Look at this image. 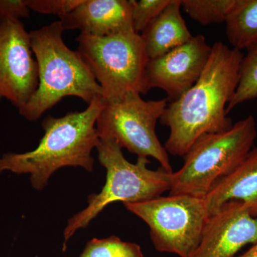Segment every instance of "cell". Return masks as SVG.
<instances>
[{"label": "cell", "mask_w": 257, "mask_h": 257, "mask_svg": "<svg viewBox=\"0 0 257 257\" xmlns=\"http://www.w3.org/2000/svg\"><path fill=\"white\" fill-rule=\"evenodd\" d=\"M241 51L216 42L197 82L167 106L160 121L170 128L167 153L184 157L203 135L226 131L233 126L226 113L239 80Z\"/></svg>", "instance_id": "1"}, {"label": "cell", "mask_w": 257, "mask_h": 257, "mask_svg": "<svg viewBox=\"0 0 257 257\" xmlns=\"http://www.w3.org/2000/svg\"><path fill=\"white\" fill-rule=\"evenodd\" d=\"M104 98L94 99L82 111L61 117L48 116L42 121L45 134L35 150L25 153L5 154L0 158V173L29 174L32 187L42 190L52 175L66 167L94 170L92 152L99 143L96 123L104 104Z\"/></svg>", "instance_id": "2"}, {"label": "cell", "mask_w": 257, "mask_h": 257, "mask_svg": "<svg viewBox=\"0 0 257 257\" xmlns=\"http://www.w3.org/2000/svg\"><path fill=\"white\" fill-rule=\"evenodd\" d=\"M60 21L30 32L31 46L38 65V87L19 112L37 121L66 96H77L89 104L103 98L102 89L78 51L63 40Z\"/></svg>", "instance_id": "3"}, {"label": "cell", "mask_w": 257, "mask_h": 257, "mask_svg": "<svg viewBox=\"0 0 257 257\" xmlns=\"http://www.w3.org/2000/svg\"><path fill=\"white\" fill-rule=\"evenodd\" d=\"M99 162L106 170V182L100 192L88 197L85 209L74 214L64 231L65 244L78 230L87 227L111 203H138L160 197L170 191L172 173L160 167H147L148 159L138 157L136 163L125 158L122 149L111 140H101L96 147Z\"/></svg>", "instance_id": "4"}, {"label": "cell", "mask_w": 257, "mask_h": 257, "mask_svg": "<svg viewBox=\"0 0 257 257\" xmlns=\"http://www.w3.org/2000/svg\"><path fill=\"white\" fill-rule=\"evenodd\" d=\"M256 137V121L251 115L226 131L203 135L183 157L182 168L172 172L170 195L205 197L219 179L244 160Z\"/></svg>", "instance_id": "5"}, {"label": "cell", "mask_w": 257, "mask_h": 257, "mask_svg": "<svg viewBox=\"0 0 257 257\" xmlns=\"http://www.w3.org/2000/svg\"><path fill=\"white\" fill-rule=\"evenodd\" d=\"M78 52L102 89L108 102L127 93L146 94L145 74L149 59L141 35L135 32L106 37L80 35Z\"/></svg>", "instance_id": "6"}, {"label": "cell", "mask_w": 257, "mask_h": 257, "mask_svg": "<svg viewBox=\"0 0 257 257\" xmlns=\"http://www.w3.org/2000/svg\"><path fill=\"white\" fill-rule=\"evenodd\" d=\"M124 205L148 225L157 251L179 257H190L195 251L209 217L204 197L189 194H169Z\"/></svg>", "instance_id": "7"}, {"label": "cell", "mask_w": 257, "mask_h": 257, "mask_svg": "<svg viewBox=\"0 0 257 257\" xmlns=\"http://www.w3.org/2000/svg\"><path fill=\"white\" fill-rule=\"evenodd\" d=\"M167 106V99L145 100L137 92L127 93L119 101H105L96 119L98 136L114 140L138 157L155 159L162 168L172 173L168 153L156 133L157 121Z\"/></svg>", "instance_id": "8"}, {"label": "cell", "mask_w": 257, "mask_h": 257, "mask_svg": "<svg viewBox=\"0 0 257 257\" xmlns=\"http://www.w3.org/2000/svg\"><path fill=\"white\" fill-rule=\"evenodd\" d=\"M30 32L20 20L0 25V98L20 109L38 87Z\"/></svg>", "instance_id": "9"}, {"label": "cell", "mask_w": 257, "mask_h": 257, "mask_svg": "<svg viewBox=\"0 0 257 257\" xmlns=\"http://www.w3.org/2000/svg\"><path fill=\"white\" fill-rule=\"evenodd\" d=\"M211 52L205 37L198 35L165 55L149 60L145 74L147 92L159 88L166 92L167 100H177L202 75Z\"/></svg>", "instance_id": "10"}, {"label": "cell", "mask_w": 257, "mask_h": 257, "mask_svg": "<svg viewBox=\"0 0 257 257\" xmlns=\"http://www.w3.org/2000/svg\"><path fill=\"white\" fill-rule=\"evenodd\" d=\"M256 242L257 216L243 202L231 201L209 216L190 257H235L243 246Z\"/></svg>", "instance_id": "11"}, {"label": "cell", "mask_w": 257, "mask_h": 257, "mask_svg": "<svg viewBox=\"0 0 257 257\" xmlns=\"http://www.w3.org/2000/svg\"><path fill=\"white\" fill-rule=\"evenodd\" d=\"M131 11V0H83L59 21L64 31L78 30L82 35L106 37L135 32Z\"/></svg>", "instance_id": "12"}, {"label": "cell", "mask_w": 257, "mask_h": 257, "mask_svg": "<svg viewBox=\"0 0 257 257\" xmlns=\"http://www.w3.org/2000/svg\"><path fill=\"white\" fill-rule=\"evenodd\" d=\"M209 215L217 212L226 203L239 201L257 216V147L229 175L214 184L204 197Z\"/></svg>", "instance_id": "13"}, {"label": "cell", "mask_w": 257, "mask_h": 257, "mask_svg": "<svg viewBox=\"0 0 257 257\" xmlns=\"http://www.w3.org/2000/svg\"><path fill=\"white\" fill-rule=\"evenodd\" d=\"M181 0H172L168 6L142 32L149 59L157 58L192 40L182 18Z\"/></svg>", "instance_id": "14"}, {"label": "cell", "mask_w": 257, "mask_h": 257, "mask_svg": "<svg viewBox=\"0 0 257 257\" xmlns=\"http://www.w3.org/2000/svg\"><path fill=\"white\" fill-rule=\"evenodd\" d=\"M225 23L233 48L248 51L257 47V0H236Z\"/></svg>", "instance_id": "15"}, {"label": "cell", "mask_w": 257, "mask_h": 257, "mask_svg": "<svg viewBox=\"0 0 257 257\" xmlns=\"http://www.w3.org/2000/svg\"><path fill=\"white\" fill-rule=\"evenodd\" d=\"M236 0H181L182 8L203 26L225 23Z\"/></svg>", "instance_id": "16"}, {"label": "cell", "mask_w": 257, "mask_h": 257, "mask_svg": "<svg viewBox=\"0 0 257 257\" xmlns=\"http://www.w3.org/2000/svg\"><path fill=\"white\" fill-rule=\"evenodd\" d=\"M257 98V47L247 51L243 55L239 71V80L232 99L226 106V113L236 106Z\"/></svg>", "instance_id": "17"}, {"label": "cell", "mask_w": 257, "mask_h": 257, "mask_svg": "<svg viewBox=\"0 0 257 257\" xmlns=\"http://www.w3.org/2000/svg\"><path fill=\"white\" fill-rule=\"evenodd\" d=\"M80 257H145L140 245L116 236L88 241Z\"/></svg>", "instance_id": "18"}, {"label": "cell", "mask_w": 257, "mask_h": 257, "mask_svg": "<svg viewBox=\"0 0 257 257\" xmlns=\"http://www.w3.org/2000/svg\"><path fill=\"white\" fill-rule=\"evenodd\" d=\"M172 0H131L134 31L140 35L168 6Z\"/></svg>", "instance_id": "19"}, {"label": "cell", "mask_w": 257, "mask_h": 257, "mask_svg": "<svg viewBox=\"0 0 257 257\" xmlns=\"http://www.w3.org/2000/svg\"><path fill=\"white\" fill-rule=\"evenodd\" d=\"M83 0H27L30 10L44 15H57L59 18L75 9Z\"/></svg>", "instance_id": "20"}, {"label": "cell", "mask_w": 257, "mask_h": 257, "mask_svg": "<svg viewBox=\"0 0 257 257\" xmlns=\"http://www.w3.org/2000/svg\"><path fill=\"white\" fill-rule=\"evenodd\" d=\"M27 0H0V25L30 17Z\"/></svg>", "instance_id": "21"}, {"label": "cell", "mask_w": 257, "mask_h": 257, "mask_svg": "<svg viewBox=\"0 0 257 257\" xmlns=\"http://www.w3.org/2000/svg\"><path fill=\"white\" fill-rule=\"evenodd\" d=\"M237 257H257V242L253 244L246 252Z\"/></svg>", "instance_id": "22"}]
</instances>
